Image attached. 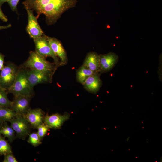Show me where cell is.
I'll return each mask as SVG.
<instances>
[{"mask_svg": "<svg viewBox=\"0 0 162 162\" xmlns=\"http://www.w3.org/2000/svg\"><path fill=\"white\" fill-rule=\"evenodd\" d=\"M76 0H26L22 4L35 11L38 18L41 14L45 16L48 22L56 23L62 14L68 9L74 7Z\"/></svg>", "mask_w": 162, "mask_h": 162, "instance_id": "6da1fadb", "label": "cell"}, {"mask_svg": "<svg viewBox=\"0 0 162 162\" xmlns=\"http://www.w3.org/2000/svg\"><path fill=\"white\" fill-rule=\"evenodd\" d=\"M32 89L28 82L24 68L18 69L15 80L12 85L7 91L12 94L14 97L20 95L31 96Z\"/></svg>", "mask_w": 162, "mask_h": 162, "instance_id": "7a4b0ae2", "label": "cell"}, {"mask_svg": "<svg viewBox=\"0 0 162 162\" xmlns=\"http://www.w3.org/2000/svg\"><path fill=\"white\" fill-rule=\"evenodd\" d=\"M26 68L46 72L52 74L56 68L51 63L47 61L45 58L36 51L29 52V56L24 64Z\"/></svg>", "mask_w": 162, "mask_h": 162, "instance_id": "3957f363", "label": "cell"}, {"mask_svg": "<svg viewBox=\"0 0 162 162\" xmlns=\"http://www.w3.org/2000/svg\"><path fill=\"white\" fill-rule=\"evenodd\" d=\"M35 46L36 51L44 58H52L56 66L61 64L57 57L53 52L46 36L43 34L40 37L33 39Z\"/></svg>", "mask_w": 162, "mask_h": 162, "instance_id": "277c9868", "label": "cell"}, {"mask_svg": "<svg viewBox=\"0 0 162 162\" xmlns=\"http://www.w3.org/2000/svg\"><path fill=\"white\" fill-rule=\"evenodd\" d=\"M10 122L19 138L24 140L30 134L31 127L22 115L17 114Z\"/></svg>", "mask_w": 162, "mask_h": 162, "instance_id": "5b68a950", "label": "cell"}, {"mask_svg": "<svg viewBox=\"0 0 162 162\" xmlns=\"http://www.w3.org/2000/svg\"><path fill=\"white\" fill-rule=\"evenodd\" d=\"M18 68L12 63H8L0 71V85L6 90L13 83Z\"/></svg>", "mask_w": 162, "mask_h": 162, "instance_id": "8992f818", "label": "cell"}, {"mask_svg": "<svg viewBox=\"0 0 162 162\" xmlns=\"http://www.w3.org/2000/svg\"><path fill=\"white\" fill-rule=\"evenodd\" d=\"M24 6L28 14V23L26 28L28 33L33 39L41 37L44 34V32L38 23L37 18L32 10Z\"/></svg>", "mask_w": 162, "mask_h": 162, "instance_id": "52a82bcc", "label": "cell"}, {"mask_svg": "<svg viewBox=\"0 0 162 162\" xmlns=\"http://www.w3.org/2000/svg\"><path fill=\"white\" fill-rule=\"evenodd\" d=\"M26 70L27 79L32 88L37 84L51 81L52 74L30 69Z\"/></svg>", "mask_w": 162, "mask_h": 162, "instance_id": "ba28073f", "label": "cell"}, {"mask_svg": "<svg viewBox=\"0 0 162 162\" xmlns=\"http://www.w3.org/2000/svg\"><path fill=\"white\" fill-rule=\"evenodd\" d=\"M22 116L31 127L34 129H37L40 125L44 122L45 116L43 111L40 108H30Z\"/></svg>", "mask_w": 162, "mask_h": 162, "instance_id": "9c48e42d", "label": "cell"}, {"mask_svg": "<svg viewBox=\"0 0 162 162\" xmlns=\"http://www.w3.org/2000/svg\"><path fill=\"white\" fill-rule=\"evenodd\" d=\"M31 97L22 95L14 97V100L12 101L10 108L16 114L22 115L30 108Z\"/></svg>", "mask_w": 162, "mask_h": 162, "instance_id": "30bf717a", "label": "cell"}, {"mask_svg": "<svg viewBox=\"0 0 162 162\" xmlns=\"http://www.w3.org/2000/svg\"><path fill=\"white\" fill-rule=\"evenodd\" d=\"M70 115L68 114L61 115L58 113L49 115L45 116L44 122L50 128L59 129L64 123L69 118Z\"/></svg>", "mask_w": 162, "mask_h": 162, "instance_id": "8fae6325", "label": "cell"}, {"mask_svg": "<svg viewBox=\"0 0 162 162\" xmlns=\"http://www.w3.org/2000/svg\"><path fill=\"white\" fill-rule=\"evenodd\" d=\"M100 55V72H105L112 69L115 65L118 60V55L114 53Z\"/></svg>", "mask_w": 162, "mask_h": 162, "instance_id": "7c38bea8", "label": "cell"}, {"mask_svg": "<svg viewBox=\"0 0 162 162\" xmlns=\"http://www.w3.org/2000/svg\"><path fill=\"white\" fill-rule=\"evenodd\" d=\"M52 50L61 60V64H66L67 62V54L61 43L56 38L46 36Z\"/></svg>", "mask_w": 162, "mask_h": 162, "instance_id": "4fadbf2b", "label": "cell"}, {"mask_svg": "<svg viewBox=\"0 0 162 162\" xmlns=\"http://www.w3.org/2000/svg\"><path fill=\"white\" fill-rule=\"evenodd\" d=\"M83 65L93 72H100V55L95 52L89 53L86 56Z\"/></svg>", "mask_w": 162, "mask_h": 162, "instance_id": "5bb4252c", "label": "cell"}, {"mask_svg": "<svg viewBox=\"0 0 162 162\" xmlns=\"http://www.w3.org/2000/svg\"><path fill=\"white\" fill-rule=\"evenodd\" d=\"M83 85L84 88L88 91L92 93L97 92L101 85V81L98 73L89 76Z\"/></svg>", "mask_w": 162, "mask_h": 162, "instance_id": "9a60e30c", "label": "cell"}, {"mask_svg": "<svg viewBox=\"0 0 162 162\" xmlns=\"http://www.w3.org/2000/svg\"><path fill=\"white\" fill-rule=\"evenodd\" d=\"M98 73L93 71L83 65L77 71V79L79 82L83 84L89 76Z\"/></svg>", "mask_w": 162, "mask_h": 162, "instance_id": "2e32d148", "label": "cell"}, {"mask_svg": "<svg viewBox=\"0 0 162 162\" xmlns=\"http://www.w3.org/2000/svg\"><path fill=\"white\" fill-rule=\"evenodd\" d=\"M0 134L7 138L10 142H12L15 139V132L11 126L4 122L0 128Z\"/></svg>", "mask_w": 162, "mask_h": 162, "instance_id": "e0dca14e", "label": "cell"}, {"mask_svg": "<svg viewBox=\"0 0 162 162\" xmlns=\"http://www.w3.org/2000/svg\"><path fill=\"white\" fill-rule=\"evenodd\" d=\"M17 114L10 108L2 107L0 108V119L4 122H10Z\"/></svg>", "mask_w": 162, "mask_h": 162, "instance_id": "ac0fdd59", "label": "cell"}, {"mask_svg": "<svg viewBox=\"0 0 162 162\" xmlns=\"http://www.w3.org/2000/svg\"><path fill=\"white\" fill-rule=\"evenodd\" d=\"M12 148L5 138L0 134V155L12 153Z\"/></svg>", "mask_w": 162, "mask_h": 162, "instance_id": "d6986e66", "label": "cell"}, {"mask_svg": "<svg viewBox=\"0 0 162 162\" xmlns=\"http://www.w3.org/2000/svg\"><path fill=\"white\" fill-rule=\"evenodd\" d=\"M6 90L4 89H0V102L3 107L10 108L12 101L8 98Z\"/></svg>", "mask_w": 162, "mask_h": 162, "instance_id": "ffe728a7", "label": "cell"}, {"mask_svg": "<svg viewBox=\"0 0 162 162\" xmlns=\"http://www.w3.org/2000/svg\"><path fill=\"white\" fill-rule=\"evenodd\" d=\"M28 142L34 147H36L42 143L41 139L37 132H33L29 135Z\"/></svg>", "mask_w": 162, "mask_h": 162, "instance_id": "44dd1931", "label": "cell"}, {"mask_svg": "<svg viewBox=\"0 0 162 162\" xmlns=\"http://www.w3.org/2000/svg\"><path fill=\"white\" fill-rule=\"evenodd\" d=\"M49 129L50 128L44 122L38 127L37 133L41 140L46 135Z\"/></svg>", "mask_w": 162, "mask_h": 162, "instance_id": "7402d4cb", "label": "cell"}, {"mask_svg": "<svg viewBox=\"0 0 162 162\" xmlns=\"http://www.w3.org/2000/svg\"><path fill=\"white\" fill-rule=\"evenodd\" d=\"M4 155L3 162H18L12 152L7 154Z\"/></svg>", "mask_w": 162, "mask_h": 162, "instance_id": "603a6c76", "label": "cell"}, {"mask_svg": "<svg viewBox=\"0 0 162 162\" xmlns=\"http://www.w3.org/2000/svg\"><path fill=\"white\" fill-rule=\"evenodd\" d=\"M20 1V0H10L8 2L13 11H17V6Z\"/></svg>", "mask_w": 162, "mask_h": 162, "instance_id": "cb8c5ba5", "label": "cell"}, {"mask_svg": "<svg viewBox=\"0 0 162 162\" xmlns=\"http://www.w3.org/2000/svg\"><path fill=\"white\" fill-rule=\"evenodd\" d=\"M0 5V19L4 22H7L8 19L7 16L3 13Z\"/></svg>", "mask_w": 162, "mask_h": 162, "instance_id": "d4e9b609", "label": "cell"}, {"mask_svg": "<svg viewBox=\"0 0 162 162\" xmlns=\"http://www.w3.org/2000/svg\"><path fill=\"white\" fill-rule=\"evenodd\" d=\"M4 56L0 53V71L4 67Z\"/></svg>", "mask_w": 162, "mask_h": 162, "instance_id": "484cf974", "label": "cell"}, {"mask_svg": "<svg viewBox=\"0 0 162 162\" xmlns=\"http://www.w3.org/2000/svg\"><path fill=\"white\" fill-rule=\"evenodd\" d=\"M11 26V24H9L6 26H0V30L6 29L10 27Z\"/></svg>", "mask_w": 162, "mask_h": 162, "instance_id": "4316f807", "label": "cell"}, {"mask_svg": "<svg viewBox=\"0 0 162 162\" xmlns=\"http://www.w3.org/2000/svg\"><path fill=\"white\" fill-rule=\"evenodd\" d=\"M10 0H0V5L1 6L2 4L6 2H8Z\"/></svg>", "mask_w": 162, "mask_h": 162, "instance_id": "83f0119b", "label": "cell"}, {"mask_svg": "<svg viewBox=\"0 0 162 162\" xmlns=\"http://www.w3.org/2000/svg\"><path fill=\"white\" fill-rule=\"evenodd\" d=\"M4 122L0 119V128L3 125Z\"/></svg>", "mask_w": 162, "mask_h": 162, "instance_id": "f1b7e54d", "label": "cell"}, {"mask_svg": "<svg viewBox=\"0 0 162 162\" xmlns=\"http://www.w3.org/2000/svg\"><path fill=\"white\" fill-rule=\"evenodd\" d=\"M0 107H3L2 105L1 104L0 102Z\"/></svg>", "mask_w": 162, "mask_h": 162, "instance_id": "f546056e", "label": "cell"}, {"mask_svg": "<svg viewBox=\"0 0 162 162\" xmlns=\"http://www.w3.org/2000/svg\"><path fill=\"white\" fill-rule=\"evenodd\" d=\"M0 89H3V88L0 85Z\"/></svg>", "mask_w": 162, "mask_h": 162, "instance_id": "4dcf8cb0", "label": "cell"}, {"mask_svg": "<svg viewBox=\"0 0 162 162\" xmlns=\"http://www.w3.org/2000/svg\"><path fill=\"white\" fill-rule=\"evenodd\" d=\"M1 107H2L0 106V108Z\"/></svg>", "mask_w": 162, "mask_h": 162, "instance_id": "1f68e13d", "label": "cell"}]
</instances>
